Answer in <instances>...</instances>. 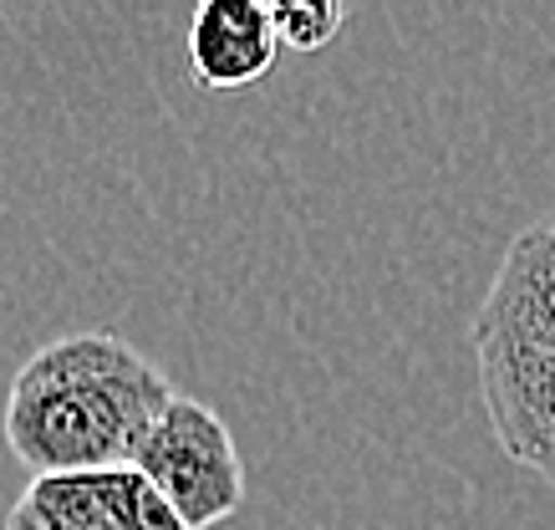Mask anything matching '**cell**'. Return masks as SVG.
Instances as JSON below:
<instances>
[{"label":"cell","instance_id":"cell-8","mask_svg":"<svg viewBox=\"0 0 555 530\" xmlns=\"http://www.w3.org/2000/svg\"><path fill=\"white\" fill-rule=\"evenodd\" d=\"M270 26L286 52H321L347 26V11L337 0H281V5H270Z\"/></svg>","mask_w":555,"mask_h":530},{"label":"cell","instance_id":"cell-4","mask_svg":"<svg viewBox=\"0 0 555 530\" xmlns=\"http://www.w3.org/2000/svg\"><path fill=\"white\" fill-rule=\"evenodd\" d=\"M474 337L555 352V209L509 240L505 260L479 301Z\"/></svg>","mask_w":555,"mask_h":530},{"label":"cell","instance_id":"cell-6","mask_svg":"<svg viewBox=\"0 0 555 530\" xmlns=\"http://www.w3.org/2000/svg\"><path fill=\"white\" fill-rule=\"evenodd\" d=\"M0 530H113L92 490V475H41L11 505Z\"/></svg>","mask_w":555,"mask_h":530},{"label":"cell","instance_id":"cell-7","mask_svg":"<svg viewBox=\"0 0 555 530\" xmlns=\"http://www.w3.org/2000/svg\"><path fill=\"white\" fill-rule=\"evenodd\" d=\"M92 490H98L102 515H107V526L113 530H189L184 520L173 515L169 500L158 495L133 464L92 475Z\"/></svg>","mask_w":555,"mask_h":530},{"label":"cell","instance_id":"cell-1","mask_svg":"<svg viewBox=\"0 0 555 530\" xmlns=\"http://www.w3.org/2000/svg\"><path fill=\"white\" fill-rule=\"evenodd\" d=\"M173 383L153 358L107 326L47 342L21 362L5 393V444L31 479L102 475L133 464L153 418L169 409Z\"/></svg>","mask_w":555,"mask_h":530},{"label":"cell","instance_id":"cell-2","mask_svg":"<svg viewBox=\"0 0 555 530\" xmlns=\"http://www.w3.org/2000/svg\"><path fill=\"white\" fill-rule=\"evenodd\" d=\"M133 469L169 500L189 530H209L245 505V464L235 434L204 398H169V409L143 434Z\"/></svg>","mask_w":555,"mask_h":530},{"label":"cell","instance_id":"cell-3","mask_svg":"<svg viewBox=\"0 0 555 530\" xmlns=\"http://www.w3.org/2000/svg\"><path fill=\"white\" fill-rule=\"evenodd\" d=\"M489 428L520 469L555 479V352L474 337Z\"/></svg>","mask_w":555,"mask_h":530},{"label":"cell","instance_id":"cell-5","mask_svg":"<svg viewBox=\"0 0 555 530\" xmlns=\"http://www.w3.org/2000/svg\"><path fill=\"white\" fill-rule=\"evenodd\" d=\"M281 41L260 0H204L189 16V72L204 92H240L275 67Z\"/></svg>","mask_w":555,"mask_h":530}]
</instances>
